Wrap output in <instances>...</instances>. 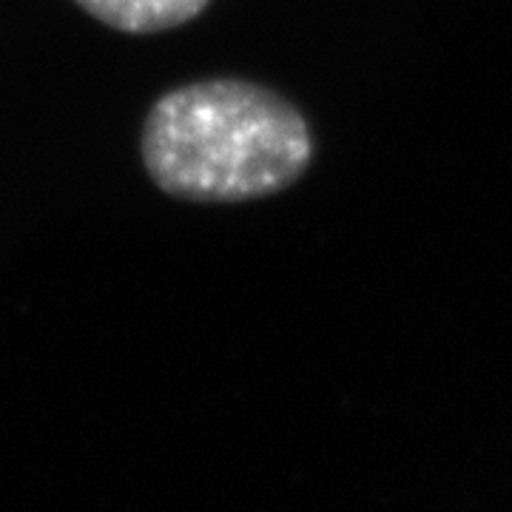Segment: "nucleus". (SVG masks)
I'll return each instance as SVG.
<instances>
[{"label":"nucleus","instance_id":"obj_1","mask_svg":"<svg viewBox=\"0 0 512 512\" xmlns=\"http://www.w3.org/2000/svg\"><path fill=\"white\" fill-rule=\"evenodd\" d=\"M140 157L168 197L245 202L291 188L311 165L313 137L282 94L217 77L171 89L151 106Z\"/></svg>","mask_w":512,"mask_h":512},{"label":"nucleus","instance_id":"obj_2","mask_svg":"<svg viewBox=\"0 0 512 512\" xmlns=\"http://www.w3.org/2000/svg\"><path fill=\"white\" fill-rule=\"evenodd\" d=\"M94 20L128 35H154L194 20L211 0H74Z\"/></svg>","mask_w":512,"mask_h":512}]
</instances>
